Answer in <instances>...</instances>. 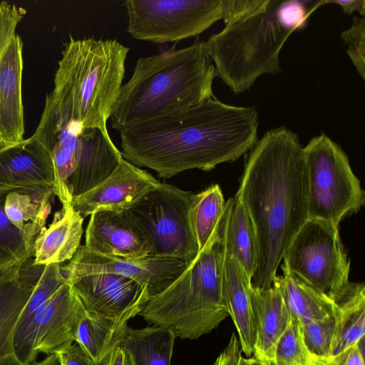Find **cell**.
<instances>
[{
  "label": "cell",
  "instance_id": "obj_24",
  "mask_svg": "<svg viewBox=\"0 0 365 365\" xmlns=\"http://www.w3.org/2000/svg\"><path fill=\"white\" fill-rule=\"evenodd\" d=\"M223 238L225 252L236 259L252 280L258 259L256 235L245 207L235 195L227 201Z\"/></svg>",
  "mask_w": 365,
  "mask_h": 365
},
{
  "label": "cell",
  "instance_id": "obj_46",
  "mask_svg": "<svg viewBox=\"0 0 365 365\" xmlns=\"http://www.w3.org/2000/svg\"><path fill=\"white\" fill-rule=\"evenodd\" d=\"M270 365H278V364H270Z\"/></svg>",
  "mask_w": 365,
  "mask_h": 365
},
{
  "label": "cell",
  "instance_id": "obj_20",
  "mask_svg": "<svg viewBox=\"0 0 365 365\" xmlns=\"http://www.w3.org/2000/svg\"><path fill=\"white\" fill-rule=\"evenodd\" d=\"M250 294L255 330L252 356L268 365L275 364L277 344L291 319L277 275L269 289L252 285Z\"/></svg>",
  "mask_w": 365,
  "mask_h": 365
},
{
  "label": "cell",
  "instance_id": "obj_28",
  "mask_svg": "<svg viewBox=\"0 0 365 365\" xmlns=\"http://www.w3.org/2000/svg\"><path fill=\"white\" fill-rule=\"evenodd\" d=\"M175 339L172 330L159 326L128 327L120 347L131 365H170Z\"/></svg>",
  "mask_w": 365,
  "mask_h": 365
},
{
  "label": "cell",
  "instance_id": "obj_16",
  "mask_svg": "<svg viewBox=\"0 0 365 365\" xmlns=\"http://www.w3.org/2000/svg\"><path fill=\"white\" fill-rule=\"evenodd\" d=\"M159 182L150 173L123 158L108 177L70 204L83 219L98 211L124 210Z\"/></svg>",
  "mask_w": 365,
  "mask_h": 365
},
{
  "label": "cell",
  "instance_id": "obj_40",
  "mask_svg": "<svg viewBox=\"0 0 365 365\" xmlns=\"http://www.w3.org/2000/svg\"><path fill=\"white\" fill-rule=\"evenodd\" d=\"M332 4L339 6L343 11L346 14H351L354 12H358L361 16L365 14V1L364 0H325L321 1V5Z\"/></svg>",
  "mask_w": 365,
  "mask_h": 365
},
{
  "label": "cell",
  "instance_id": "obj_29",
  "mask_svg": "<svg viewBox=\"0 0 365 365\" xmlns=\"http://www.w3.org/2000/svg\"><path fill=\"white\" fill-rule=\"evenodd\" d=\"M226 207L227 201L225 200L222 190L217 184L197 193L190 217L199 252L206 245L220 222Z\"/></svg>",
  "mask_w": 365,
  "mask_h": 365
},
{
  "label": "cell",
  "instance_id": "obj_10",
  "mask_svg": "<svg viewBox=\"0 0 365 365\" xmlns=\"http://www.w3.org/2000/svg\"><path fill=\"white\" fill-rule=\"evenodd\" d=\"M282 260L289 271L333 300L349 283L350 260L339 227L331 223L308 219Z\"/></svg>",
  "mask_w": 365,
  "mask_h": 365
},
{
  "label": "cell",
  "instance_id": "obj_43",
  "mask_svg": "<svg viewBox=\"0 0 365 365\" xmlns=\"http://www.w3.org/2000/svg\"><path fill=\"white\" fill-rule=\"evenodd\" d=\"M33 365H61L59 356L57 354L47 355V356L39 362Z\"/></svg>",
  "mask_w": 365,
  "mask_h": 365
},
{
  "label": "cell",
  "instance_id": "obj_38",
  "mask_svg": "<svg viewBox=\"0 0 365 365\" xmlns=\"http://www.w3.org/2000/svg\"><path fill=\"white\" fill-rule=\"evenodd\" d=\"M239 339L232 332L225 349L219 354L213 365H240L242 356Z\"/></svg>",
  "mask_w": 365,
  "mask_h": 365
},
{
  "label": "cell",
  "instance_id": "obj_39",
  "mask_svg": "<svg viewBox=\"0 0 365 365\" xmlns=\"http://www.w3.org/2000/svg\"><path fill=\"white\" fill-rule=\"evenodd\" d=\"M61 365H101L91 360L76 344H73L57 353Z\"/></svg>",
  "mask_w": 365,
  "mask_h": 365
},
{
  "label": "cell",
  "instance_id": "obj_41",
  "mask_svg": "<svg viewBox=\"0 0 365 365\" xmlns=\"http://www.w3.org/2000/svg\"><path fill=\"white\" fill-rule=\"evenodd\" d=\"M101 364V365H131L128 356L121 347L115 349Z\"/></svg>",
  "mask_w": 365,
  "mask_h": 365
},
{
  "label": "cell",
  "instance_id": "obj_23",
  "mask_svg": "<svg viewBox=\"0 0 365 365\" xmlns=\"http://www.w3.org/2000/svg\"><path fill=\"white\" fill-rule=\"evenodd\" d=\"M54 195V190L48 187L9 189L4 205L6 216L33 252L34 241L50 214Z\"/></svg>",
  "mask_w": 365,
  "mask_h": 365
},
{
  "label": "cell",
  "instance_id": "obj_13",
  "mask_svg": "<svg viewBox=\"0 0 365 365\" xmlns=\"http://www.w3.org/2000/svg\"><path fill=\"white\" fill-rule=\"evenodd\" d=\"M85 310L72 286L64 283L33 318L14 353L33 365L40 353L57 354L75 342Z\"/></svg>",
  "mask_w": 365,
  "mask_h": 365
},
{
  "label": "cell",
  "instance_id": "obj_4",
  "mask_svg": "<svg viewBox=\"0 0 365 365\" xmlns=\"http://www.w3.org/2000/svg\"><path fill=\"white\" fill-rule=\"evenodd\" d=\"M128 51L129 48L116 39L70 36L45 106L84 128L108 131L107 121L123 86Z\"/></svg>",
  "mask_w": 365,
  "mask_h": 365
},
{
  "label": "cell",
  "instance_id": "obj_42",
  "mask_svg": "<svg viewBox=\"0 0 365 365\" xmlns=\"http://www.w3.org/2000/svg\"><path fill=\"white\" fill-rule=\"evenodd\" d=\"M0 365H27L22 362L19 358L14 354L11 353L4 356L0 358Z\"/></svg>",
  "mask_w": 365,
  "mask_h": 365
},
{
  "label": "cell",
  "instance_id": "obj_7",
  "mask_svg": "<svg viewBox=\"0 0 365 365\" xmlns=\"http://www.w3.org/2000/svg\"><path fill=\"white\" fill-rule=\"evenodd\" d=\"M37 140L51 155L62 205L104 180L123 159L108 131L72 120L56 122Z\"/></svg>",
  "mask_w": 365,
  "mask_h": 365
},
{
  "label": "cell",
  "instance_id": "obj_17",
  "mask_svg": "<svg viewBox=\"0 0 365 365\" xmlns=\"http://www.w3.org/2000/svg\"><path fill=\"white\" fill-rule=\"evenodd\" d=\"M84 245L98 254L130 258L145 257L151 252L149 240L125 210L93 213Z\"/></svg>",
  "mask_w": 365,
  "mask_h": 365
},
{
  "label": "cell",
  "instance_id": "obj_21",
  "mask_svg": "<svg viewBox=\"0 0 365 365\" xmlns=\"http://www.w3.org/2000/svg\"><path fill=\"white\" fill-rule=\"evenodd\" d=\"M251 287L252 280L240 263L225 251L222 272L224 299L237 330L242 352L246 357L253 355L255 341Z\"/></svg>",
  "mask_w": 365,
  "mask_h": 365
},
{
  "label": "cell",
  "instance_id": "obj_35",
  "mask_svg": "<svg viewBox=\"0 0 365 365\" xmlns=\"http://www.w3.org/2000/svg\"><path fill=\"white\" fill-rule=\"evenodd\" d=\"M307 2L281 1L277 9V17L280 24L292 32L304 29L310 14L321 6V1H316L308 9Z\"/></svg>",
  "mask_w": 365,
  "mask_h": 365
},
{
  "label": "cell",
  "instance_id": "obj_8",
  "mask_svg": "<svg viewBox=\"0 0 365 365\" xmlns=\"http://www.w3.org/2000/svg\"><path fill=\"white\" fill-rule=\"evenodd\" d=\"M308 219L339 227L360 210L365 193L341 148L324 133L303 148Z\"/></svg>",
  "mask_w": 365,
  "mask_h": 365
},
{
  "label": "cell",
  "instance_id": "obj_3",
  "mask_svg": "<svg viewBox=\"0 0 365 365\" xmlns=\"http://www.w3.org/2000/svg\"><path fill=\"white\" fill-rule=\"evenodd\" d=\"M217 76L202 41L175 46L138 59L133 74L123 84L111 115L118 132L175 113L212 97Z\"/></svg>",
  "mask_w": 365,
  "mask_h": 365
},
{
  "label": "cell",
  "instance_id": "obj_14",
  "mask_svg": "<svg viewBox=\"0 0 365 365\" xmlns=\"http://www.w3.org/2000/svg\"><path fill=\"white\" fill-rule=\"evenodd\" d=\"M190 264L185 259L175 257L130 258L101 255L83 245L70 262L61 268L66 282L91 274H117L146 286L151 297L166 289Z\"/></svg>",
  "mask_w": 365,
  "mask_h": 365
},
{
  "label": "cell",
  "instance_id": "obj_36",
  "mask_svg": "<svg viewBox=\"0 0 365 365\" xmlns=\"http://www.w3.org/2000/svg\"><path fill=\"white\" fill-rule=\"evenodd\" d=\"M364 339L334 356L319 357L311 354L309 365H365Z\"/></svg>",
  "mask_w": 365,
  "mask_h": 365
},
{
  "label": "cell",
  "instance_id": "obj_27",
  "mask_svg": "<svg viewBox=\"0 0 365 365\" xmlns=\"http://www.w3.org/2000/svg\"><path fill=\"white\" fill-rule=\"evenodd\" d=\"M129 320L92 317L85 312L77 329L75 343L91 360L101 363L120 346Z\"/></svg>",
  "mask_w": 365,
  "mask_h": 365
},
{
  "label": "cell",
  "instance_id": "obj_6",
  "mask_svg": "<svg viewBox=\"0 0 365 365\" xmlns=\"http://www.w3.org/2000/svg\"><path fill=\"white\" fill-rule=\"evenodd\" d=\"M280 1L265 0L254 13L202 41L217 76L235 94L248 91L260 76L281 71L279 53L292 31L277 17Z\"/></svg>",
  "mask_w": 365,
  "mask_h": 365
},
{
  "label": "cell",
  "instance_id": "obj_12",
  "mask_svg": "<svg viewBox=\"0 0 365 365\" xmlns=\"http://www.w3.org/2000/svg\"><path fill=\"white\" fill-rule=\"evenodd\" d=\"M26 14L22 6L0 1V144L4 147L24 139L23 41L16 30Z\"/></svg>",
  "mask_w": 365,
  "mask_h": 365
},
{
  "label": "cell",
  "instance_id": "obj_34",
  "mask_svg": "<svg viewBox=\"0 0 365 365\" xmlns=\"http://www.w3.org/2000/svg\"><path fill=\"white\" fill-rule=\"evenodd\" d=\"M347 53L363 80L365 79V18L354 16L349 29L341 33Z\"/></svg>",
  "mask_w": 365,
  "mask_h": 365
},
{
  "label": "cell",
  "instance_id": "obj_18",
  "mask_svg": "<svg viewBox=\"0 0 365 365\" xmlns=\"http://www.w3.org/2000/svg\"><path fill=\"white\" fill-rule=\"evenodd\" d=\"M52 187L56 178L51 155L34 136L0 150V189Z\"/></svg>",
  "mask_w": 365,
  "mask_h": 365
},
{
  "label": "cell",
  "instance_id": "obj_37",
  "mask_svg": "<svg viewBox=\"0 0 365 365\" xmlns=\"http://www.w3.org/2000/svg\"><path fill=\"white\" fill-rule=\"evenodd\" d=\"M222 19L225 25L258 10L265 0H220Z\"/></svg>",
  "mask_w": 365,
  "mask_h": 365
},
{
  "label": "cell",
  "instance_id": "obj_9",
  "mask_svg": "<svg viewBox=\"0 0 365 365\" xmlns=\"http://www.w3.org/2000/svg\"><path fill=\"white\" fill-rule=\"evenodd\" d=\"M197 194L159 182L132 207L124 210L150 241V256L183 259L199 253L190 212Z\"/></svg>",
  "mask_w": 365,
  "mask_h": 365
},
{
  "label": "cell",
  "instance_id": "obj_11",
  "mask_svg": "<svg viewBox=\"0 0 365 365\" xmlns=\"http://www.w3.org/2000/svg\"><path fill=\"white\" fill-rule=\"evenodd\" d=\"M128 33L155 43L196 36L222 19L220 0H127Z\"/></svg>",
  "mask_w": 365,
  "mask_h": 365
},
{
  "label": "cell",
  "instance_id": "obj_45",
  "mask_svg": "<svg viewBox=\"0 0 365 365\" xmlns=\"http://www.w3.org/2000/svg\"><path fill=\"white\" fill-rule=\"evenodd\" d=\"M3 148L4 146L0 144V150L2 149Z\"/></svg>",
  "mask_w": 365,
  "mask_h": 365
},
{
  "label": "cell",
  "instance_id": "obj_32",
  "mask_svg": "<svg viewBox=\"0 0 365 365\" xmlns=\"http://www.w3.org/2000/svg\"><path fill=\"white\" fill-rule=\"evenodd\" d=\"M310 355L304 344L302 324L297 319L291 316L289 324L277 346L275 364L309 365Z\"/></svg>",
  "mask_w": 365,
  "mask_h": 365
},
{
  "label": "cell",
  "instance_id": "obj_1",
  "mask_svg": "<svg viewBox=\"0 0 365 365\" xmlns=\"http://www.w3.org/2000/svg\"><path fill=\"white\" fill-rule=\"evenodd\" d=\"M258 123L255 107L228 105L213 96L120 131L121 155L163 178L191 169L209 171L250 150L257 141Z\"/></svg>",
  "mask_w": 365,
  "mask_h": 365
},
{
  "label": "cell",
  "instance_id": "obj_44",
  "mask_svg": "<svg viewBox=\"0 0 365 365\" xmlns=\"http://www.w3.org/2000/svg\"><path fill=\"white\" fill-rule=\"evenodd\" d=\"M240 365H268L258 359H257L253 356L250 357H244L243 356L241 358Z\"/></svg>",
  "mask_w": 365,
  "mask_h": 365
},
{
  "label": "cell",
  "instance_id": "obj_26",
  "mask_svg": "<svg viewBox=\"0 0 365 365\" xmlns=\"http://www.w3.org/2000/svg\"><path fill=\"white\" fill-rule=\"evenodd\" d=\"M282 274L277 275L281 289L290 315L302 326L323 319L335 312V302L331 298L319 292L283 265Z\"/></svg>",
  "mask_w": 365,
  "mask_h": 365
},
{
  "label": "cell",
  "instance_id": "obj_25",
  "mask_svg": "<svg viewBox=\"0 0 365 365\" xmlns=\"http://www.w3.org/2000/svg\"><path fill=\"white\" fill-rule=\"evenodd\" d=\"M334 302L336 329L331 356L342 352L364 338V284L349 282L335 297Z\"/></svg>",
  "mask_w": 365,
  "mask_h": 365
},
{
  "label": "cell",
  "instance_id": "obj_22",
  "mask_svg": "<svg viewBox=\"0 0 365 365\" xmlns=\"http://www.w3.org/2000/svg\"><path fill=\"white\" fill-rule=\"evenodd\" d=\"M52 222L43 227L34 244V264H61L71 260L81 245L83 218L71 205H62Z\"/></svg>",
  "mask_w": 365,
  "mask_h": 365
},
{
  "label": "cell",
  "instance_id": "obj_30",
  "mask_svg": "<svg viewBox=\"0 0 365 365\" xmlns=\"http://www.w3.org/2000/svg\"><path fill=\"white\" fill-rule=\"evenodd\" d=\"M61 267L59 264H51L45 267L36 287L19 318L14 335V348L21 339L33 318L66 282Z\"/></svg>",
  "mask_w": 365,
  "mask_h": 365
},
{
  "label": "cell",
  "instance_id": "obj_33",
  "mask_svg": "<svg viewBox=\"0 0 365 365\" xmlns=\"http://www.w3.org/2000/svg\"><path fill=\"white\" fill-rule=\"evenodd\" d=\"M302 327L304 344L309 353L319 357L330 356L335 336V312L327 318Z\"/></svg>",
  "mask_w": 365,
  "mask_h": 365
},
{
  "label": "cell",
  "instance_id": "obj_2",
  "mask_svg": "<svg viewBox=\"0 0 365 365\" xmlns=\"http://www.w3.org/2000/svg\"><path fill=\"white\" fill-rule=\"evenodd\" d=\"M235 196L256 235L258 259L252 285L269 289L285 250L308 220L303 147L296 133L281 126L257 141Z\"/></svg>",
  "mask_w": 365,
  "mask_h": 365
},
{
  "label": "cell",
  "instance_id": "obj_31",
  "mask_svg": "<svg viewBox=\"0 0 365 365\" xmlns=\"http://www.w3.org/2000/svg\"><path fill=\"white\" fill-rule=\"evenodd\" d=\"M8 192L9 189H0V273L34 255L22 234L6 216L4 205Z\"/></svg>",
  "mask_w": 365,
  "mask_h": 365
},
{
  "label": "cell",
  "instance_id": "obj_19",
  "mask_svg": "<svg viewBox=\"0 0 365 365\" xmlns=\"http://www.w3.org/2000/svg\"><path fill=\"white\" fill-rule=\"evenodd\" d=\"M30 258L0 273V358L14 353V335L21 313L46 266Z\"/></svg>",
  "mask_w": 365,
  "mask_h": 365
},
{
  "label": "cell",
  "instance_id": "obj_5",
  "mask_svg": "<svg viewBox=\"0 0 365 365\" xmlns=\"http://www.w3.org/2000/svg\"><path fill=\"white\" fill-rule=\"evenodd\" d=\"M223 217L185 271L142 307L138 315L148 324L170 329L182 339H197L230 317L222 292Z\"/></svg>",
  "mask_w": 365,
  "mask_h": 365
},
{
  "label": "cell",
  "instance_id": "obj_15",
  "mask_svg": "<svg viewBox=\"0 0 365 365\" xmlns=\"http://www.w3.org/2000/svg\"><path fill=\"white\" fill-rule=\"evenodd\" d=\"M68 283L85 312L92 317L130 319L150 297L146 286L117 274H91Z\"/></svg>",
  "mask_w": 365,
  "mask_h": 365
}]
</instances>
